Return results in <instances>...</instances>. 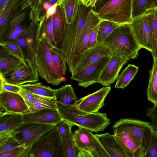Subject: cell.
<instances>
[{
  "instance_id": "1",
  "label": "cell",
  "mask_w": 157,
  "mask_h": 157,
  "mask_svg": "<svg viewBox=\"0 0 157 157\" xmlns=\"http://www.w3.org/2000/svg\"><path fill=\"white\" fill-rule=\"evenodd\" d=\"M57 107L63 120L92 132L104 130L110 123L105 113L86 112L78 109L75 105H65L57 103Z\"/></svg>"
},
{
  "instance_id": "2",
  "label": "cell",
  "mask_w": 157,
  "mask_h": 157,
  "mask_svg": "<svg viewBox=\"0 0 157 157\" xmlns=\"http://www.w3.org/2000/svg\"><path fill=\"white\" fill-rule=\"evenodd\" d=\"M112 127L113 130L123 133L144 157L155 130L151 122L132 118H121Z\"/></svg>"
},
{
  "instance_id": "3",
  "label": "cell",
  "mask_w": 157,
  "mask_h": 157,
  "mask_svg": "<svg viewBox=\"0 0 157 157\" xmlns=\"http://www.w3.org/2000/svg\"><path fill=\"white\" fill-rule=\"evenodd\" d=\"M102 42L111 49L112 54L120 55L128 61L137 58L141 48L136 39L130 24L119 25Z\"/></svg>"
},
{
  "instance_id": "4",
  "label": "cell",
  "mask_w": 157,
  "mask_h": 157,
  "mask_svg": "<svg viewBox=\"0 0 157 157\" xmlns=\"http://www.w3.org/2000/svg\"><path fill=\"white\" fill-rule=\"evenodd\" d=\"M87 8L81 3L76 19L71 24H66L62 40L57 45L65 57L69 71L78 55V43L85 23Z\"/></svg>"
},
{
  "instance_id": "5",
  "label": "cell",
  "mask_w": 157,
  "mask_h": 157,
  "mask_svg": "<svg viewBox=\"0 0 157 157\" xmlns=\"http://www.w3.org/2000/svg\"><path fill=\"white\" fill-rule=\"evenodd\" d=\"M62 139L56 125L27 147L23 157H63Z\"/></svg>"
},
{
  "instance_id": "6",
  "label": "cell",
  "mask_w": 157,
  "mask_h": 157,
  "mask_svg": "<svg viewBox=\"0 0 157 157\" xmlns=\"http://www.w3.org/2000/svg\"><path fill=\"white\" fill-rule=\"evenodd\" d=\"M52 45L46 38L36 40V63L39 76L47 82L58 85L63 81L58 76L52 53Z\"/></svg>"
},
{
  "instance_id": "7",
  "label": "cell",
  "mask_w": 157,
  "mask_h": 157,
  "mask_svg": "<svg viewBox=\"0 0 157 157\" xmlns=\"http://www.w3.org/2000/svg\"><path fill=\"white\" fill-rule=\"evenodd\" d=\"M132 0H108L95 11L101 21L122 25L131 24Z\"/></svg>"
},
{
  "instance_id": "8",
  "label": "cell",
  "mask_w": 157,
  "mask_h": 157,
  "mask_svg": "<svg viewBox=\"0 0 157 157\" xmlns=\"http://www.w3.org/2000/svg\"><path fill=\"white\" fill-rule=\"evenodd\" d=\"M38 27L35 24H31L20 35L17 41L21 49L25 61L31 67L38 81L39 76L36 63Z\"/></svg>"
},
{
  "instance_id": "9",
  "label": "cell",
  "mask_w": 157,
  "mask_h": 157,
  "mask_svg": "<svg viewBox=\"0 0 157 157\" xmlns=\"http://www.w3.org/2000/svg\"><path fill=\"white\" fill-rule=\"evenodd\" d=\"M56 125L34 122L23 123L11 133L26 148Z\"/></svg>"
},
{
  "instance_id": "10",
  "label": "cell",
  "mask_w": 157,
  "mask_h": 157,
  "mask_svg": "<svg viewBox=\"0 0 157 157\" xmlns=\"http://www.w3.org/2000/svg\"><path fill=\"white\" fill-rule=\"evenodd\" d=\"M92 132L79 127L74 132L75 146L79 149L90 153L92 157H109Z\"/></svg>"
},
{
  "instance_id": "11",
  "label": "cell",
  "mask_w": 157,
  "mask_h": 157,
  "mask_svg": "<svg viewBox=\"0 0 157 157\" xmlns=\"http://www.w3.org/2000/svg\"><path fill=\"white\" fill-rule=\"evenodd\" d=\"M112 54L111 49L103 42L97 43L81 54L76 56L69 71L72 74L102 58Z\"/></svg>"
},
{
  "instance_id": "12",
  "label": "cell",
  "mask_w": 157,
  "mask_h": 157,
  "mask_svg": "<svg viewBox=\"0 0 157 157\" xmlns=\"http://www.w3.org/2000/svg\"><path fill=\"white\" fill-rule=\"evenodd\" d=\"M110 56L104 57L73 73L71 79L77 81L79 86L84 88L99 83V76L109 62Z\"/></svg>"
},
{
  "instance_id": "13",
  "label": "cell",
  "mask_w": 157,
  "mask_h": 157,
  "mask_svg": "<svg viewBox=\"0 0 157 157\" xmlns=\"http://www.w3.org/2000/svg\"><path fill=\"white\" fill-rule=\"evenodd\" d=\"M130 25L136 39L141 48L146 49L151 53L152 45L148 13L147 12L133 19Z\"/></svg>"
},
{
  "instance_id": "14",
  "label": "cell",
  "mask_w": 157,
  "mask_h": 157,
  "mask_svg": "<svg viewBox=\"0 0 157 157\" xmlns=\"http://www.w3.org/2000/svg\"><path fill=\"white\" fill-rule=\"evenodd\" d=\"M111 89L110 86H105L78 100L75 106L78 109L86 112H99L105 105V99Z\"/></svg>"
},
{
  "instance_id": "15",
  "label": "cell",
  "mask_w": 157,
  "mask_h": 157,
  "mask_svg": "<svg viewBox=\"0 0 157 157\" xmlns=\"http://www.w3.org/2000/svg\"><path fill=\"white\" fill-rule=\"evenodd\" d=\"M128 61L120 55L112 54L99 76V83L102 86H108L114 82L122 68Z\"/></svg>"
},
{
  "instance_id": "16",
  "label": "cell",
  "mask_w": 157,
  "mask_h": 157,
  "mask_svg": "<svg viewBox=\"0 0 157 157\" xmlns=\"http://www.w3.org/2000/svg\"><path fill=\"white\" fill-rule=\"evenodd\" d=\"M29 107L18 93L5 91L0 93V112L23 114Z\"/></svg>"
},
{
  "instance_id": "17",
  "label": "cell",
  "mask_w": 157,
  "mask_h": 157,
  "mask_svg": "<svg viewBox=\"0 0 157 157\" xmlns=\"http://www.w3.org/2000/svg\"><path fill=\"white\" fill-rule=\"evenodd\" d=\"M23 123L34 122L56 125L63 120L57 108L41 109L22 114Z\"/></svg>"
},
{
  "instance_id": "18",
  "label": "cell",
  "mask_w": 157,
  "mask_h": 157,
  "mask_svg": "<svg viewBox=\"0 0 157 157\" xmlns=\"http://www.w3.org/2000/svg\"><path fill=\"white\" fill-rule=\"evenodd\" d=\"M3 77L7 83L16 85L38 81L31 67L27 63V64L22 63Z\"/></svg>"
},
{
  "instance_id": "19",
  "label": "cell",
  "mask_w": 157,
  "mask_h": 157,
  "mask_svg": "<svg viewBox=\"0 0 157 157\" xmlns=\"http://www.w3.org/2000/svg\"><path fill=\"white\" fill-rule=\"evenodd\" d=\"M101 21L95 11L92 8L88 12L78 43V55L88 49V43L90 33Z\"/></svg>"
},
{
  "instance_id": "20",
  "label": "cell",
  "mask_w": 157,
  "mask_h": 157,
  "mask_svg": "<svg viewBox=\"0 0 157 157\" xmlns=\"http://www.w3.org/2000/svg\"><path fill=\"white\" fill-rule=\"evenodd\" d=\"M94 135L109 157H127L113 135L107 133L100 134H96Z\"/></svg>"
},
{
  "instance_id": "21",
  "label": "cell",
  "mask_w": 157,
  "mask_h": 157,
  "mask_svg": "<svg viewBox=\"0 0 157 157\" xmlns=\"http://www.w3.org/2000/svg\"><path fill=\"white\" fill-rule=\"evenodd\" d=\"M22 123V114L0 112V134L11 132Z\"/></svg>"
},
{
  "instance_id": "22",
  "label": "cell",
  "mask_w": 157,
  "mask_h": 157,
  "mask_svg": "<svg viewBox=\"0 0 157 157\" xmlns=\"http://www.w3.org/2000/svg\"><path fill=\"white\" fill-rule=\"evenodd\" d=\"M23 63L27 64L0 47V74L3 76Z\"/></svg>"
},
{
  "instance_id": "23",
  "label": "cell",
  "mask_w": 157,
  "mask_h": 157,
  "mask_svg": "<svg viewBox=\"0 0 157 157\" xmlns=\"http://www.w3.org/2000/svg\"><path fill=\"white\" fill-rule=\"evenodd\" d=\"M57 103L65 105H75L78 98L71 85L67 84L60 88L54 89Z\"/></svg>"
},
{
  "instance_id": "24",
  "label": "cell",
  "mask_w": 157,
  "mask_h": 157,
  "mask_svg": "<svg viewBox=\"0 0 157 157\" xmlns=\"http://www.w3.org/2000/svg\"><path fill=\"white\" fill-rule=\"evenodd\" d=\"M52 24L54 37L57 46L62 40L66 24L64 11L60 5L58 6L56 13L52 16Z\"/></svg>"
},
{
  "instance_id": "25",
  "label": "cell",
  "mask_w": 157,
  "mask_h": 157,
  "mask_svg": "<svg viewBox=\"0 0 157 157\" xmlns=\"http://www.w3.org/2000/svg\"><path fill=\"white\" fill-rule=\"evenodd\" d=\"M81 3V0H61L60 5L63 10L67 24H71L75 21Z\"/></svg>"
},
{
  "instance_id": "26",
  "label": "cell",
  "mask_w": 157,
  "mask_h": 157,
  "mask_svg": "<svg viewBox=\"0 0 157 157\" xmlns=\"http://www.w3.org/2000/svg\"><path fill=\"white\" fill-rule=\"evenodd\" d=\"M149 72V81L146 92L147 98L155 105L157 104V58L153 59V65Z\"/></svg>"
},
{
  "instance_id": "27",
  "label": "cell",
  "mask_w": 157,
  "mask_h": 157,
  "mask_svg": "<svg viewBox=\"0 0 157 157\" xmlns=\"http://www.w3.org/2000/svg\"><path fill=\"white\" fill-rule=\"evenodd\" d=\"M52 59L55 68L59 77L64 80L67 70V61L64 55L57 47L52 46Z\"/></svg>"
},
{
  "instance_id": "28",
  "label": "cell",
  "mask_w": 157,
  "mask_h": 157,
  "mask_svg": "<svg viewBox=\"0 0 157 157\" xmlns=\"http://www.w3.org/2000/svg\"><path fill=\"white\" fill-rule=\"evenodd\" d=\"M139 68L136 65L128 64L118 75L115 88L124 89L133 79L138 71Z\"/></svg>"
},
{
  "instance_id": "29",
  "label": "cell",
  "mask_w": 157,
  "mask_h": 157,
  "mask_svg": "<svg viewBox=\"0 0 157 157\" xmlns=\"http://www.w3.org/2000/svg\"><path fill=\"white\" fill-rule=\"evenodd\" d=\"M34 94L35 100L33 105L29 108L25 113L34 112L44 109L57 108L56 98L48 97Z\"/></svg>"
},
{
  "instance_id": "30",
  "label": "cell",
  "mask_w": 157,
  "mask_h": 157,
  "mask_svg": "<svg viewBox=\"0 0 157 157\" xmlns=\"http://www.w3.org/2000/svg\"><path fill=\"white\" fill-rule=\"evenodd\" d=\"M21 89L32 93L44 96L55 98L54 89L45 86L41 82H33L20 85Z\"/></svg>"
},
{
  "instance_id": "31",
  "label": "cell",
  "mask_w": 157,
  "mask_h": 157,
  "mask_svg": "<svg viewBox=\"0 0 157 157\" xmlns=\"http://www.w3.org/2000/svg\"><path fill=\"white\" fill-rule=\"evenodd\" d=\"M62 146L63 157H78L80 150L75 146L72 131L62 138Z\"/></svg>"
},
{
  "instance_id": "32",
  "label": "cell",
  "mask_w": 157,
  "mask_h": 157,
  "mask_svg": "<svg viewBox=\"0 0 157 157\" xmlns=\"http://www.w3.org/2000/svg\"><path fill=\"white\" fill-rule=\"evenodd\" d=\"M42 38H46L53 46L57 47L55 41L53 29L52 24V17L45 23L40 24L38 27L36 40Z\"/></svg>"
},
{
  "instance_id": "33",
  "label": "cell",
  "mask_w": 157,
  "mask_h": 157,
  "mask_svg": "<svg viewBox=\"0 0 157 157\" xmlns=\"http://www.w3.org/2000/svg\"><path fill=\"white\" fill-rule=\"evenodd\" d=\"M148 14V19L150 28L152 52H151L153 59L157 58V16L154 13L149 11Z\"/></svg>"
},
{
  "instance_id": "34",
  "label": "cell",
  "mask_w": 157,
  "mask_h": 157,
  "mask_svg": "<svg viewBox=\"0 0 157 157\" xmlns=\"http://www.w3.org/2000/svg\"><path fill=\"white\" fill-rule=\"evenodd\" d=\"M119 25L109 21H101L99 24L97 42H102Z\"/></svg>"
},
{
  "instance_id": "35",
  "label": "cell",
  "mask_w": 157,
  "mask_h": 157,
  "mask_svg": "<svg viewBox=\"0 0 157 157\" xmlns=\"http://www.w3.org/2000/svg\"><path fill=\"white\" fill-rule=\"evenodd\" d=\"M21 145L11 133L0 134V152L8 151Z\"/></svg>"
},
{
  "instance_id": "36",
  "label": "cell",
  "mask_w": 157,
  "mask_h": 157,
  "mask_svg": "<svg viewBox=\"0 0 157 157\" xmlns=\"http://www.w3.org/2000/svg\"><path fill=\"white\" fill-rule=\"evenodd\" d=\"M0 47L27 63L25 60L21 49L17 41L0 42Z\"/></svg>"
},
{
  "instance_id": "37",
  "label": "cell",
  "mask_w": 157,
  "mask_h": 157,
  "mask_svg": "<svg viewBox=\"0 0 157 157\" xmlns=\"http://www.w3.org/2000/svg\"><path fill=\"white\" fill-rule=\"evenodd\" d=\"M147 0H132V14L133 19L143 15L147 12Z\"/></svg>"
},
{
  "instance_id": "38",
  "label": "cell",
  "mask_w": 157,
  "mask_h": 157,
  "mask_svg": "<svg viewBox=\"0 0 157 157\" xmlns=\"http://www.w3.org/2000/svg\"><path fill=\"white\" fill-rule=\"evenodd\" d=\"M144 157H157V130L153 133Z\"/></svg>"
},
{
  "instance_id": "39",
  "label": "cell",
  "mask_w": 157,
  "mask_h": 157,
  "mask_svg": "<svg viewBox=\"0 0 157 157\" xmlns=\"http://www.w3.org/2000/svg\"><path fill=\"white\" fill-rule=\"evenodd\" d=\"M26 148L21 145L11 150L0 152V157H23Z\"/></svg>"
},
{
  "instance_id": "40",
  "label": "cell",
  "mask_w": 157,
  "mask_h": 157,
  "mask_svg": "<svg viewBox=\"0 0 157 157\" xmlns=\"http://www.w3.org/2000/svg\"><path fill=\"white\" fill-rule=\"evenodd\" d=\"M73 125L63 120L56 124L59 135L62 138L71 131V129Z\"/></svg>"
},
{
  "instance_id": "41",
  "label": "cell",
  "mask_w": 157,
  "mask_h": 157,
  "mask_svg": "<svg viewBox=\"0 0 157 157\" xmlns=\"http://www.w3.org/2000/svg\"><path fill=\"white\" fill-rule=\"evenodd\" d=\"M146 113V116L151 120V124L155 130H157V104L152 107H147Z\"/></svg>"
},
{
  "instance_id": "42",
  "label": "cell",
  "mask_w": 157,
  "mask_h": 157,
  "mask_svg": "<svg viewBox=\"0 0 157 157\" xmlns=\"http://www.w3.org/2000/svg\"><path fill=\"white\" fill-rule=\"evenodd\" d=\"M18 93L22 97L29 108L32 106L35 100L34 94L22 89Z\"/></svg>"
},
{
  "instance_id": "43",
  "label": "cell",
  "mask_w": 157,
  "mask_h": 157,
  "mask_svg": "<svg viewBox=\"0 0 157 157\" xmlns=\"http://www.w3.org/2000/svg\"><path fill=\"white\" fill-rule=\"evenodd\" d=\"M21 89L20 85H16L7 83L5 81L4 84L0 89V93L9 91L18 93Z\"/></svg>"
},
{
  "instance_id": "44",
  "label": "cell",
  "mask_w": 157,
  "mask_h": 157,
  "mask_svg": "<svg viewBox=\"0 0 157 157\" xmlns=\"http://www.w3.org/2000/svg\"><path fill=\"white\" fill-rule=\"evenodd\" d=\"M99 23L93 30L90 35L88 43V48L95 45L97 42V38Z\"/></svg>"
},
{
  "instance_id": "45",
  "label": "cell",
  "mask_w": 157,
  "mask_h": 157,
  "mask_svg": "<svg viewBox=\"0 0 157 157\" xmlns=\"http://www.w3.org/2000/svg\"><path fill=\"white\" fill-rule=\"evenodd\" d=\"M157 8V0H147L146 10L147 11Z\"/></svg>"
},
{
  "instance_id": "46",
  "label": "cell",
  "mask_w": 157,
  "mask_h": 157,
  "mask_svg": "<svg viewBox=\"0 0 157 157\" xmlns=\"http://www.w3.org/2000/svg\"><path fill=\"white\" fill-rule=\"evenodd\" d=\"M57 3L50 6L47 10L46 18L48 19L51 16H53L57 10Z\"/></svg>"
},
{
  "instance_id": "47",
  "label": "cell",
  "mask_w": 157,
  "mask_h": 157,
  "mask_svg": "<svg viewBox=\"0 0 157 157\" xmlns=\"http://www.w3.org/2000/svg\"><path fill=\"white\" fill-rule=\"evenodd\" d=\"M8 0H1L0 1V10L1 11L3 9V6L5 5Z\"/></svg>"
},
{
  "instance_id": "48",
  "label": "cell",
  "mask_w": 157,
  "mask_h": 157,
  "mask_svg": "<svg viewBox=\"0 0 157 157\" xmlns=\"http://www.w3.org/2000/svg\"><path fill=\"white\" fill-rule=\"evenodd\" d=\"M98 0H90V7H95Z\"/></svg>"
},
{
  "instance_id": "49",
  "label": "cell",
  "mask_w": 157,
  "mask_h": 157,
  "mask_svg": "<svg viewBox=\"0 0 157 157\" xmlns=\"http://www.w3.org/2000/svg\"><path fill=\"white\" fill-rule=\"evenodd\" d=\"M50 6V4L48 2L44 3L43 5L44 8L46 10H47Z\"/></svg>"
},
{
  "instance_id": "50",
  "label": "cell",
  "mask_w": 157,
  "mask_h": 157,
  "mask_svg": "<svg viewBox=\"0 0 157 157\" xmlns=\"http://www.w3.org/2000/svg\"><path fill=\"white\" fill-rule=\"evenodd\" d=\"M58 0H49V3L52 5L55 4Z\"/></svg>"
},
{
  "instance_id": "51",
  "label": "cell",
  "mask_w": 157,
  "mask_h": 157,
  "mask_svg": "<svg viewBox=\"0 0 157 157\" xmlns=\"http://www.w3.org/2000/svg\"><path fill=\"white\" fill-rule=\"evenodd\" d=\"M149 11L151 12L154 13L155 14V15L157 16V8L153 10Z\"/></svg>"
},
{
  "instance_id": "52",
  "label": "cell",
  "mask_w": 157,
  "mask_h": 157,
  "mask_svg": "<svg viewBox=\"0 0 157 157\" xmlns=\"http://www.w3.org/2000/svg\"><path fill=\"white\" fill-rule=\"evenodd\" d=\"M11 0H8V2H9L10 1H11Z\"/></svg>"
}]
</instances>
